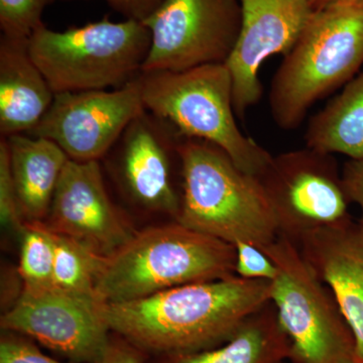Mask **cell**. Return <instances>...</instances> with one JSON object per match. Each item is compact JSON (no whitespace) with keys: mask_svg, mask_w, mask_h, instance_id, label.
<instances>
[{"mask_svg":"<svg viewBox=\"0 0 363 363\" xmlns=\"http://www.w3.org/2000/svg\"><path fill=\"white\" fill-rule=\"evenodd\" d=\"M234 247L236 250V276L267 281L277 278L278 269L264 250L247 243H238Z\"/></svg>","mask_w":363,"mask_h":363,"instance_id":"obj_24","label":"cell"},{"mask_svg":"<svg viewBox=\"0 0 363 363\" xmlns=\"http://www.w3.org/2000/svg\"><path fill=\"white\" fill-rule=\"evenodd\" d=\"M303 257L330 289L355 339V362L363 363V225L352 219L308 234Z\"/></svg>","mask_w":363,"mask_h":363,"instance_id":"obj_15","label":"cell"},{"mask_svg":"<svg viewBox=\"0 0 363 363\" xmlns=\"http://www.w3.org/2000/svg\"><path fill=\"white\" fill-rule=\"evenodd\" d=\"M279 235L296 245L308 234L350 218L342 174L333 155L305 149L272 156L257 177Z\"/></svg>","mask_w":363,"mask_h":363,"instance_id":"obj_8","label":"cell"},{"mask_svg":"<svg viewBox=\"0 0 363 363\" xmlns=\"http://www.w3.org/2000/svg\"><path fill=\"white\" fill-rule=\"evenodd\" d=\"M363 65V9H317L272 79L269 112L283 130H297L310 109L344 87Z\"/></svg>","mask_w":363,"mask_h":363,"instance_id":"obj_4","label":"cell"},{"mask_svg":"<svg viewBox=\"0 0 363 363\" xmlns=\"http://www.w3.org/2000/svg\"><path fill=\"white\" fill-rule=\"evenodd\" d=\"M9 164L26 222H45L69 157L48 138L21 133L4 138Z\"/></svg>","mask_w":363,"mask_h":363,"instance_id":"obj_17","label":"cell"},{"mask_svg":"<svg viewBox=\"0 0 363 363\" xmlns=\"http://www.w3.org/2000/svg\"><path fill=\"white\" fill-rule=\"evenodd\" d=\"M28 40L0 38L1 138L30 133L54 100V91L28 52Z\"/></svg>","mask_w":363,"mask_h":363,"instance_id":"obj_16","label":"cell"},{"mask_svg":"<svg viewBox=\"0 0 363 363\" xmlns=\"http://www.w3.org/2000/svg\"><path fill=\"white\" fill-rule=\"evenodd\" d=\"M21 233L18 274L23 286L54 285V233L45 222H26Z\"/></svg>","mask_w":363,"mask_h":363,"instance_id":"obj_21","label":"cell"},{"mask_svg":"<svg viewBox=\"0 0 363 363\" xmlns=\"http://www.w3.org/2000/svg\"><path fill=\"white\" fill-rule=\"evenodd\" d=\"M313 9H328L335 6L360 7L363 9V0H311Z\"/></svg>","mask_w":363,"mask_h":363,"instance_id":"obj_29","label":"cell"},{"mask_svg":"<svg viewBox=\"0 0 363 363\" xmlns=\"http://www.w3.org/2000/svg\"><path fill=\"white\" fill-rule=\"evenodd\" d=\"M145 111L173 126L184 138L213 143L238 168L259 177L272 159L236 123L233 81L224 64L138 75Z\"/></svg>","mask_w":363,"mask_h":363,"instance_id":"obj_5","label":"cell"},{"mask_svg":"<svg viewBox=\"0 0 363 363\" xmlns=\"http://www.w3.org/2000/svg\"><path fill=\"white\" fill-rule=\"evenodd\" d=\"M145 111L138 76L116 89L55 94L42 121L26 135L52 140L73 161L100 162Z\"/></svg>","mask_w":363,"mask_h":363,"instance_id":"obj_11","label":"cell"},{"mask_svg":"<svg viewBox=\"0 0 363 363\" xmlns=\"http://www.w3.org/2000/svg\"><path fill=\"white\" fill-rule=\"evenodd\" d=\"M290 357V341L271 302L248 318L226 342L194 352L154 357L152 363H285Z\"/></svg>","mask_w":363,"mask_h":363,"instance_id":"obj_18","label":"cell"},{"mask_svg":"<svg viewBox=\"0 0 363 363\" xmlns=\"http://www.w3.org/2000/svg\"><path fill=\"white\" fill-rule=\"evenodd\" d=\"M55 0H0L1 35L28 39L44 25L43 13Z\"/></svg>","mask_w":363,"mask_h":363,"instance_id":"obj_22","label":"cell"},{"mask_svg":"<svg viewBox=\"0 0 363 363\" xmlns=\"http://www.w3.org/2000/svg\"><path fill=\"white\" fill-rule=\"evenodd\" d=\"M272 302V281L238 276L107 304L111 332L150 357L216 347Z\"/></svg>","mask_w":363,"mask_h":363,"instance_id":"obj_1","label":"cell"},{"mask_svg":"<svg viewBox=\"0 0 363 363\" xmlns=\"http://www.w3.org/2000/svg\"><path fill=\"white\" fill-rule=\"evenodd\" d=\"M305 143L306 147L326 154L363 159V72L311 117Z\"/></svg>","mask_w":363,"mask_h":363,"instance_id":"obj_19","label":"cell"},{"mask_svg":"<svg viewBox=\"0 0 363 363\" xmlns=\"http://www.w3.org/2000/svg\"><path fill=\"white\" fill-rule=\"evenodd\" d=\"M69 1V0H67ZM125 20L145 21L161 6L162 0H104Z\"/></svg>","mask_w":363,"mask_h":363,"instance_id":"obj_28","label":"cell"},{"mask_svg":"<svg viewBox=\"0 0 363 363\" xmlns=\"http://www.w3.org/2000/svg\"><path fill=\"white\" fill-rule=\"evenodd\" d=\"M235 247L177 220L135 233L105 257L95 292L106 304L236 276Z\"/></svg>","mask_w":363,"mask_h":363,"instance_id":"obj_2","label":"cell"},{"mask_svg":"<svg viewBox=\"0 0 363 363\" xmlns=\"http://www.w3.org/2000/svg\"><path fill=\"white\" fill-rule=\"evenodd\" d=\"M106 303L96 294L52 285L23 286L13 307L0 319L2 331L14 332L78 363H100L111 330Z\"/></svg>","mask_w":363,"mask_h":363,"instance_id":"obj_9","label":"cell"},{"mask_svg":"<svg viewBox=\"0 0 363 363\" xmlns=\"http://www.w3.org/2000/svg\"><path fill=\"white\" fill-rule=\"evenodd\" d=\"M354 363H357V362H354Z\"/></svg>","mask_w":363,"mask_h":363,"instance_id":"obj_30","label":"cell"},{"mask_svg":"<svg viewBox=\"0 0 363 363\" xmlns=\"http://www.w3.org/2000/svg\"><path fill=\"white\" fill-rule=\"evenodd\" d=\"M182 195L176 220L230 245L264 250L279 233L259 178L238 168L213 143L183 138Z\"/></svg>","mask_w":363,"mask_h":363,"instance_id":"obj_3","label":"cell"},{"mask_svg":"<svg viewBox=\"0 0 363 363\" xmlns=\"http://www.w3.org/2000/svg\"><path fill=\"white\" fill-rule=\"evenodd\" d=\"M54 286L73 292L96 294L95 285L105 255L63 234L54 233Z\"/></svg>","mask_w":363,"mask_h":363,"instance_id":"obj_20","label":"cell"},{"mask_svg":"<svg viewBox=\"0 0 363 363\" xmlns=\"http://www.w3.org/2000/svg\"><path fill=\"white\" fill-rule=\"evenodd\" d=\"M0 363H65L45 355L33 339L2 331L0 337ZM78 363V362H70Z\"/></svg>","mask_w":363,"mask_h":363,"instance_id":"obj_25","label":"cell"},{"mask_svg":"<svg viewBox=\"0 0 363 363\" xmlns=\"http://www.w3.org/2000/svg\"><path fill=\"white\" fill-rule=\"evenodd\" d=\"M240 1V33L224 65L233 81L234 111L243 118L262 96L260 67L274 55L291 51L315 9L311 0Z\"/></svg>","mask_w":363,"mask_h":363,"instance_id":"obj_12","label":"cell"},{"mask_svg":"<svg viewBox=\"0 0 363 363\" xmlns=\"http://www.w3.org/2000/svg\"><path fill=\"white\" fill-rule=\"evenodd\" d=\"M182 138L167 121L145 111L109 152L116 155L124 192L138 206L171 215L180 211L182 187L174 167L182 164Z\"/></svg>","mask_w":363,"mask_h":363,"instance_id":"obj_13","label":"cell"},{"mask_svg":"<svg viewBox=\"0 0 363 363\" xmlns=\"http://www.w3.org/2000/svg\"><path fill=\"white\" fill-rule=\"evenodd\" d=\"M342 182L346 195L350 203L360 208L363 225V159L348 160L341 169Z\"/></svg>","mask_w":363,"mask_h":363,"instance_id":"obj_26","label":"cell"},{"mask_svg":"<svg viewBox=\"0 0 363 363\" xmlns=\"http://www.w3.org/2000/svg\"><path fill=\"white\" fill-rule=\"evenodd\" d=\"M149 357L147 353L112 332L108 348L100 363H147Z\"/></svg>","mask_w":363,"mask_h":363,"instance_id":"obj_27","label":"cell"},{"mask_svg":"<svg viewBox=\"0 0 363 363\" xmlns=\"http://www.w3.org/2000/svg\"><path fill=\"white\" fill-rule=\"evenodd\" d=\"M0 221L6 228L21 233L26 223L14 185L9 147L4 138H0Z\"/></svg>","mask_w":363,"mask_h":363,"instance_id":"obj_23","label":"cell"},{"mask_svg":"<svg viewBox=\"0 0 363 363\" xmlns=\"http://www.w3.org/2000/svg\"><path fill=\"white\" fill-rule=\"evenodd\" d=\"M278 269L272 303L293 363H354L355 339L328 288L285 236L264 248Z\"/></svg>","mask_w":363,"mask_h":363,"instance_id":"obj_7","label":"cell"},{"mask_svg":"<svg viewBox=\"0 0 363 363\" xmlns=\"http://www.w3.org/2000/svg\"><path fill=\"white\" fill-rule=\"evenodd\" d=\"M143 21L104 20L65 30L45 23L28 40V49L55 94L123 87L142 73L150 48Z\"/></svg>","mask_w":363,"mask_h":363,"instance_id":"obj_6","label":"cell"},{"mask_svg":"<svg viewBox=\"0 0 363 363\" xmlns=\"http://www.w3.org/2000/svg\"><path fill=\"white\" fill-rule=\"evenodd\" d=\"M45 223L105 257L135 233L108 194L99 161L69 160Z\"/></svg>","mask_w":363,"mask_h":363,"instance_id":"obj_14","label":"cell"},{"mask_svg":"<svg viewBox=\"0 0 363 363\" xmlns=\"http://www.w3.org/2000/svg\"><path fill=\"white\" fill-rule=\"evenodd\" d=\"M240 0H162L145 21L150 48L142 72L224 64L240 35Z\"/></svg>","mask_w":363,"mask_h":363,"instance_id":"obj_10","label":"cell"}]
</instances>
